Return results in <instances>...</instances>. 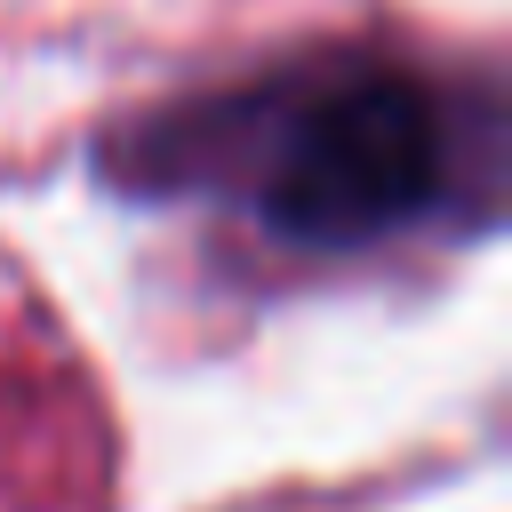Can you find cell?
I'll return each mask as SVG.
<instances>
[{
  "label": "cell",
  "mask_w": 512,
  "mask_h": 512,
  "mask_svg": "<svg viewBox=\"0 0 512 512\" xmlns=\"http://www.w3.org/2000/svg\"><path fill=\"white\" fill-rule=\"evenodd\" d=\"M128 176L160 192H224L272 240L352 256L448 200V112L400 64H312L152 120Z\"/></svg>",
  "instance_id": "cell-1"
}]
</instances>
